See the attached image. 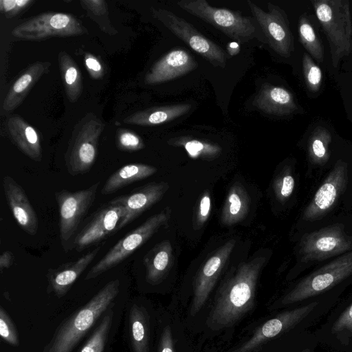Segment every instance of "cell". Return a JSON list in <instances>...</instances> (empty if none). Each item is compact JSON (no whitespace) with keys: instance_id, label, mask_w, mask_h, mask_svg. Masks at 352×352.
<instances>
[{"instance_id":"6da1fadb","label":"cell","mask_w":352,"mask_h":352,"mask_svg":"<svg viewBox=\"0 0 352 352\" xmlns=\"http://www.w3.org/2000/svg\"><path fill=\"white\" fill-rule=\"evenodd\" d=\"M266 261L265 256H259L240 263L220 287L207 319L210 329L230 327L252 309L258 279Z\"/></svg>"},{"instance_id":"7a4b0ae2","label":"cell","mask_w":352,"mask_h":352,"mask_svg":"<svg viewBox=\"0 0 352 352\" xmlns=\"http://www.w3.org/2000/svg\"><path fill=\"white\" fill-rule=\"evenodd\" d=\"M120 291V280L107 283L84 306L56 327L43 352H72L107 309L112 307Z\"/></svg>"},{"instance_id":"3957f363","label":"cell","mask_w":352,"mask_h":352,"mask_svg":"<svg viewBox=\"0 0 352 352\" xmlns=\"http://www.w3.org/2000/svg\"><path fill=\"white\" fill-rule=\"evenodd\" d=\"M327 37L331 63L337 68L352 52V23L348 0L311 1Z\"/></svg>"},{"instance_id":"277c9868","label":"cell","mask_w":352,"mask_h":352,"mask_svg":"<svg viewBox=\"0 0 352 352\" xmlns=\"http://www.w3.org/2000/svg\"><path fill=\"white\" fill-rule=\"evenodd\" d=\"M105 127L95 113H88L75 125L65 154L67 172L72 176L88 173L95 163L99 138Z\"/></svg>"},{"instance_id":"5b68a950","label":"cell","mask_w":352,"mask_h":352,"mask_svg":"<svg viewBox=\"0 0 352 352\" xmlns=\"http://www.w3.org/2000/svg\"><path fill=\"white\" fill-rule=\"evenodd\" d=\"M170 217L167 207L149 217L143 223L122 237L87 272L85 280L95 278L113 268L143 245Z\"/></svg>"},{"instance_id":"8992f818","label":"cell","mask_w":352,"mask_h":352,"mask_svg":"<svg viewBox=\"0 0 352 352\" xmlns=\"http://www.w3.org/2000/svg\"><path fill=\"white\" fill-rule=\"evenodd\" d=\"M177 5L186 12L211 24L239 43L256 36L253 21L240 12L210 5L206 0H182Z\"/></svg>"},{"instance_id":"52a82bcc","label":"cell","mask_w":352,"mask_h":352,"mask_svg":"<svg viewBox=\"0 0 352 352\" xmlns=\"http://www.w3.org/2000/svg\"><path fill=\"white\" fill-rule=\"evenodd\" d=\"M100 182L76 191L61 190L55 193L59 213V236L65 252L72 249L77 230L94 204Z\"/></svg>"},{"instance_id":"ba28073f","label":"cell","mask_w":352,"mask_h":352,"mask_svg":"<svg viewBox=\"0 0 352 352\" xmlns=\"http://www.w3.org/2000/svg\"><path fill=\"white\" fill-rule=\"evenodd\" d=\"M12 35L21 40L40 41L51 37H67L87 34V30L74 15L44 12L16 26Z\"/></svg>"},{"instance_id":"9c48e42d","label":"cell","mask_w":352,"mask_h":352,"mask_svg":"<svg viewBox=\"0 0 352 352\" xmlns=\"http://www.w3.org/2000/svg\"><path fill=\"white\" fill-rule=\"evenodd\" d=\"M352 274V251L345 253L302 280L280 304L298 302L324 292Z\"/></svg>"},{"instance_id":"30bf717a","label":"cell","mask_w":352,"mask_h":352,"mask_svg":"<svg viewBox=\"0 0 352 352\" xmlns=\"http://www.w3.org/2000/svg\"><path fill=\"white\" fill-rule=\"evenodd\" d=\"M152 14L173 34L212 65L225 67L228 58L227 52L219 45L205 37L189 22L163 8H153Z\"/></svg>"},{"instance_id":"8fae6325","label":"cell","mask_w":352,"mask_h":352,"mask_svg":"<svg viewBox=\"0 0 352 352\" xmlns=\"http://www.w3.org/2000/svg\"><path fill=\"white\" fill-rule=\"evenodd\" d=\"M247 3L270 47L280 56L289 57L294 50V42L284 10L268 2V11L266 12L250 0Z\"/></svg>"},{"instance_id":"7c38bea8","label":"cell","mask_w":352,"mask_h":352,"mask_svg":"<svg viewBox=\"0 0 352 352\" xmlns=\"http://www.w3.org/2000/svg\"><path fill=\"white\" fill-rule=\"evenodd\" d=\"M302 261H322L352 249V239L341 224H333L307 234L301 239Z\"/></svg>"},{"instance_id":"4fadbf2b","label":"cell","mask_w":352,"mask_h":352,"mask_svg":"<svg viewBox=\"0 0 352 352\" xmlns=\"http://www.w3.org/2000/svg\"><path fill=\"white\" fill-rule=\"evenodd\" d=\"M124 212L121 204L111 201L100 207L76 234L72 249L81 252L118 232Z\"/></svg>"},{"instance_id":"5bb4252c","label":"cell","mask_w":352,"mask_h":352,"mask_svg":"<svg viewBox=\"0 0 352 352\" xmlns=\"http://www.w3.org/2000/svg\"><path fill=\"white\" fill-rule=\"evenodd\" d=\"M232 239L220 246L199 269L193 283V298L190 314L195 315L202 308L212 291L235 246Z\"/></svg>"},{"instance_id":"9a60e30c","label":"cell","mask_w":352,"mask_h":352,"mask_svg":"<svg viewBox=\"0 0 352 352\" xmlns=\"http://www.w3.org/2000/svg\"><path fill=\"white\" fill-rule=\"evenodd\" d=\"M347 181V164L340 160L307 206L303 219L307 221H314L327 214L344 190Z\"/></svg>"},{"instance_id":"2e32d148","label":"cell","mask_w":352,"mask_h":352,"mask_svg":"<svg viewBox=\"0 0 352 352\" xmlns=\"http://www.w3.org/2000/svg\"><path fill=\"white\" fill-rule=\"evenodd\" d=\"M169 188L167 182H151L133 189L126 195L118 197L111 201L124 208V215L118 226V231L124 228L142 213L158 202Z\"/></svg>"},{"instance_id":"e0dca14e","label":"cell","mask_w":352,"mask_h":352,"mask_svg":"<svg viewBox=\"0 0 352 352\" xmlns=\"http://www.w3.org/2000/svg\"><path fill=\"white\" fill-rule=\"evenodd\" d=\"M317 302L278 314L258 327L252 337L232 352H252L269 340L298 323L317 305Z\"/></svg>"},{"instance_id":"ac0fdd59","label":"cell","mask_w":352,"mask_h":352,"mask_svg":"<svg viewBox=\"0 0 352 352\" xmlns=\"http://www.w3.org/2000/svg\"><path fill=\"white\" fill-rule=\"evenodd\" d=\"M2 186L16 222L25 233L35 235L38 229V219L23 187L8 175L2 178Z\"/></svg>"},{"instance_id":"d6986e66","label":"cell","mask_w":352,"mask_h":352,"mask_svg":"<svg viewBox=\"0 0 352 352\" xmlns=\"http://www.w3.org/2000/svg\"><path fill=\"white\" fill-rule=\"evenodd\" d=\"M198 64L186 50L174 49L158 60L147 72L144 82L147 85L162 83L192 71Z\"/></svg>"},{"instance_id":"ffe728a7","label":"cell","mask_w":352,"mask_h":352,"mask_svg":"<svg viewBox=\"0 0 352 352\" xmlns=\"http://www.w3.org/2000/svg\"><path fill=\"white\" fill-rule=\"evenodd\" d=\"M100 250V247L97 246L76 261L49 269L47 273V293L54 294L58 298L64 296L91 263Z\"/></svg>"},{"instance_id":"44dd1931","label":"cell","mask_w":352,"mask_h":352,"mask_svg":"<svg viewBox=\"0 0 352 352\" xmlns=\"http://www.w3.org/2000/svg\"><path fill=\"white\" fill-rule=\"evenodd\" d=\"M51 63L36 61L27 67L12 84L2 103V109L11 112L18 107L28 96L35 83L48 73Z\"/></svg>"},{"instance_id":"7402d4cb","label":"cell","mask_w":352,"mask_h":352,"mask_svg":"<svg viewBox=\"0 0 352 352\" xmlns=\"http://www.w3.org/2000/svg\"><path fill=\"white\" fill-rule=\"evenodd\" d=\"M7 129L12 142L27 157L35 162L43 157L39 135L36 129L19 115L7 120Z\"/></svg>"},{"instance_id":"603a6c76","label":"cell","mask_w":352,"mask_h":352,"mask_svg":"<svg viewBox=\"0 0 352 352\" xmlns=\"http://www.w3.org/2000/svg\"><path fill=\"white\" fill-rule=\"evenodd\" d=\"M258 109L276 116L289 115L298 109L294 98L287 89L270 85H264L253 100Z\"/></svg>"},{"instance_id":"cb8c5ba5","label":"cell","mask_w":352,"mask_h":352,"mask_svg":"<svg viewBox=\"0 0 352 352\" xmlns=\"http://www.w3.org/2000/svg\"><path fill=\"white\" fill-rule=\"evenodd\" d=\"M146 267V280L152 285L161 283L166 276L173 263L170 242L165 240L154 246L143 259Z\"/></svg>"},{"instance_id":"d4e9b609","label":"cell","mask_w":352,"mask_h":352,"mask_svg":"<svg viewBox=\"0 0 352 352\" xmlns=\"http://www.w3.org/2000/svg\"><path fill=\"white\" fill-rule=\"evenodd\" d=\"M157 172L153 166L141 163L126 164L113 173L107 179L100 193L102 195L113 194L131 184L143 180Z\"/></svg>"},{"instance_id":"484cf974","label":"cell","mask_w":352,"mask_h":352,"mask_svg":"<svg viewBox=\"0 0 352 352\" xmlns=\"http://www.w3.org/2000/svg\"><path fill=\"white\" fill-rule=\"evenodd\" d=\"M191 105H175L153 107L133 113L123 120L124 124L138 126H153L170 122L186 113Z\"/></svg>"},{"instance_id":"4316f807","label":"cell","mask_w":352,"mask_h":352,"mask_svg":"<svg viewBox=\"0 0 352 352\" xmlns=\"http://www.w3.org/2000/svg\"><path fill=\"white\" fill-rule=\"evenodd\" d=\"M250 199L245 187L241 183L234 184L229 189L224 203L221 221L228 226L239 223L247 216Z\"/></svg>"},{"instance_id":"83f0119b","label":"cell","mask_w":352,"mask_h":352,"mask_svg":"<svg viewBox=\"0 0 352 352\" xmlns=\"http://www.w3.org/2000/svg\"><path fill=\"white\" fill-rule=\"evenodd\" d=\"M129 335L133 352H149V318L146 309L133 304L129 316Z\"/></svg>"},{"instance_id":"f1b7e54d","label":"cell","mask_w":352,"mask_h":352,"mask_svg":"<svg viewBox=\"0 0 352 352\" xmlns=\"http://www.w3.org/2000/svg\"><path fill=\"white\" fill-rule=\"evenodd\" d=\"M58 60L66 95L71 102H75L79 99L82 90L80 69L65 51L58 53Z\"/></svg>"},{"instance_id":"f546056e","label":"cell","mask_w":352,"mask_h":352,"mask_svg":"<svg viewBox=\"0 0 352 352\" xmlns=\"http://www.w3.org/2000/svg\"><path fill=\"white\" fill-rule=\"evenodd\" d=\"M331 142V135L328 129L321 126L314 129L307 144L308 157L313 164L323 165L327 162Z\"/></svg>"},{"instance_id":"4dcf8cb0","label":"cell","mask_w":352,"mask_h":352,"mask_svg":"<svg viewBox=\"0 0 352 352\" xmlns=\"http://www.w3.org/2000/svg\"><path fill=\"white\" fill-rule=\"evenodd\" d=\"M298 33L300 43L308 54L318 62L322 63L324 60V50L322 43L305 15L300 16L299 19Z\"/></svg>"},{"instance_id":"1f68e13d","label":"cell","mask_w":352,"mask_h":352,"mask_svg":"<svg viewBox=\"0 0 352 352\" xmlns=\"http://www.w3.org/2000/svg\"><path fill=\"white\" fill-rule=\"evenodd\" d=\"M80 3L89 17L97 23L103 32L111 36L118 34V30L110 21L108 6L105 1L82 0Z\"/></svg>"},{"instance_id":"d6a6232c","label":"cell","mask_w":352,"mask_h":352,"mask_svg":"<svg viewBox=\"0 0 352 352\" xmlns=\"http://www.w3.org/2000/svg\"><path fill=\"white\" fill-rule=\"evenodd\" d=\"M113 311L109 309L79 352H103L112 326Z\"/></svg>"},{"instance_id":"836d02e7","label":"cell","mask_w":352,"mask_h":352,"mask_svg":"<svg viewBox=\"0 0 352 352\" xmlns=\"http://www.w3.org/2000/svg\"><path fill=\"white\" fill-rule=\"evenodd\" d=\"M177 144L183 146L192 158L212 160L217 157L221 151L216 144L193 139L178 141Z\"/></svg>"},{"instance_id":"e575fe53","label":"cell","mask_w":352,"mask_h":352,"mask_svg":"<svg viewBox=\"0 0 352 352\" xmlns=\"http://www.w3.org/2000/svg\"><path fill=\"white\" fill-rule=\"evenodd\" d=\"M302 69L307 87L312 92L318 91L322 84V71L307 53L303 54Z\"/></svg>"},{"instance_id":"d590c367","label":"cell","mask_w":352,"mask_h":352,"mask_svg":"<svg viewBox=\"0 0 352 352\" xmlns=\"http://www.w3.org/2000/svg\"><path fill=\"white\" fill-rule=\"evenodd\" d=\"M117 147L125 152H135L144 148V143L135 132L120 129L117 131Z\"/></svg>"},{"instance_id":"8d00e7d4","label":"cell","mask_w":352,"mask_h":352,"mask_svg":"<svg viewBox=\"0 0 352 352\" xmlns=\"http://www.w3.org/2000/svg\"><path fill=\"white\" fill-rule=\"evenodd\" d=\"M0 336L7 343L19 346L18 331L12 318L2 306H0Z\"/></svg>"},{"instance_id":"74e56055","label":"cell","mask_w":352,"mask_h":352,"mask_svg":"<svg viewBox=\"0 0 352 352\" xmlns=\"http://www.w3.org/2000/svg\"><path fill=\"white\" fill-rule=\"evenodd\" d=\"M295 182L289 172L281 174L275 181L274 188L277 199L283 201L287 199L293 192Z\"/></svg>"},{"instance_id":"f35d334b","label":"cell","mask_w":352,"mask_h":352,"mask_svg":"<svg viewBox=\"0 0 352 352\" xmlns=\"http://www.w3.org/2000/svg\"><path fill=\"white\" fill-rule=\"evenodd\" d=\"M34 3V0H1L0 11L5 17L12 18Z\"/></svg>"},{"instance_id":"ab89813d","label":"cell","mask_w":352,"mask_h":352,"mask_svg":"<svg viewBox=\"0 0 352 352\" xmlns=\"http://www.w3.org/2000/svg\"><path fill=\"white\" fill-rule=\"evenodd\" d=\"M211 208V199L210 194L206 191L199 200L195 220L193 222L194 229H199L207 221Z\"/></svg>"},{"instance_id":"60d3db41","label":"cell","mask_w":352,"mask_h":352,"mask_svg":"<svg viewBox=\"0 0 352 352\" xmlns=\"http://www.w3.org/2000/svg\"><path fill=\"white\" fill-rule=\"evenodd\" d=\"M86 69L92 79H102L105 74L104 67L98 57L86 52L84 56Z\"/></svg>"},{"instance_id":"b9f144b4","label":"cell","mask_w":352,"mask_h":352,"mask_svg":"<svg viewBox=\"0 0 352 352\" xmlns=\"http://www.w3.org/2000/svg\"><path fill=\"white\" fill-rule=\"evenodd\" d=\"M342 330L352 331V304L342 312L333 326V331Z\"/></svg>"},{"instance_id":"7bdbcfd3","label":"cell","mask_w":352,"mask_h":352,"mask_svg":"<svg viewBox=\"0 0 352 352\" xmlns=\"http://www.w3.org/2000/svg\"><path fill=\"white\" fill-rule=\"evenodd\" d=\"M157 352H175L171 329L169 326L165 327L162 333Z\"/></svg>"},{"instance_id":"ee69618b","label":"cell","mask_w":352,"mask_h":352,"mask_svg":"<svg viewBox=\"0 0 352 352\" xmlns=\"http://www.w3.org/2000/svg\"><path fill=\"white\" fill-rule=\"evenodd\" d=\"M14 262V254L11 251L6 250L0 255V271L10 268Z\"/></svg>"},{"instance_id":"f6af8a7d","label":"cell","mask_w":352,"mask_h":352,"mask_svg":"<svg viewBox=\"0 0 352 352\" xmlns=\"http://www.w3.org/2000/svg\"><path fill=\"white\" fill-rule=\"evenodd\" d=\"M227 54L230 56L237 55L241 50L240 43L236 41H232L226 46Z\"/></svg>"},{"instance_id":"bcb514c9","label":"cell","mask_w":352,"mask_h":352,"mask_svg":"<svg viewBox=\"0 0 352 352\" xmlns=\"http://www.w3.org/2000/svg\"><path fill=\"white\" fill-rule=\"evenodd\" d=\"M302 352H310V350L309 349H307L304 350Z\"/></svg>"}]
</instances>
